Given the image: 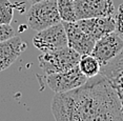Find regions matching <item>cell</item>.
Instances as JSON below:
<instances>
[{
    "mask_svg": "<svg viewBox=\"0 0 123 121\" xmlns=\"http://www.w3.org/2000/svg\"><path fill=\"white\" fill-rule=\"evenodd\" d=\"M16 36L15 30L11 24H0V42L9 40Z\"/></svg>",
    "mask_w": 123,
    "mask_h": 121,
    "instance_id": "15",
    "label": "cell"
},
{
    "mask_svg": "<svg viewBox=\"0 0 123 121\" xmlns=\"http://www.w3.org/2000/svg\"><path fill=\"white\" fill-rule=\"evenodd\" d=\"M52 112L56 121H123L121 98L101 74L78 89L56 94Z\"/></svg>",
    "mask_w": 123,
    "mask_h": 121,
    "instance_id": "1",
    "label": "cell"
},
{
    "mask_svg": "<svg viewBox=\"0 0 123 121\" xmlns=\"http://www.w3.org/2000/svg\"><path fill=\"white\" fill-rule=\"evenodd\" d=\"M68 37V45L82 56L92 54L95 45L94 39H92L87 34H85L79 27L76 22L62 21Z\"/></svg>",
    "mask_w": 123,
    "mask_h": 121,
    "instance_id": "8",
    "label": "cell"
},
{
    "mask_svg": "<svg viewBox=\"0 0 123 121\" xmlns=\"http://www.w3.org/2000/svg\"><path fill=\"white\" fill-rule=\"evenodd\" d=\"M81 55L72 47L54 51L49 53H42L38 57L39 66L46 75L65 72L79 64Z\"/></svg>",
    "mask_w": 123,
    "mask_h": 121,
    "instance_id": "2",
    "label": "cell"
},
{
    "mask_svg": "<svg viewBox=\"0 0 123 121\" xmlns=\"http://www.w3.org/2000/svg\"><path fill=\"white\" fill-rule=\"evenodd\" d=\"M86 81L87 78L80 71L79 65H76L65 72L47 75L46 77L47 86L56 94L66 93L78 89L83 85Z\"/></svg>",
    "mask_w": 123,
    "mask_h": 121,
    "instance_id": "5",
    "label": "cell"
},
{
    "mask_svg": "<svg viewBox=\"0 0 123 121\" xmlns=\"http://www.w3.org/2000/svg\"><path fill=\"white\" fill-rule=\"evenodd\" d=\"M115 22H116V32L118 35L123 39V3L119 5L118 11L115 13Z\"/></svg>",
    "mask_w": 123,
    "mask_h": 121,
    "instance_id": "14",
    "label": "cell"
},
{
    "mask_svg": "<svg viewBox=\"0 0 123 121\" xmlns=\"http://www.w3.org/2000/svg\"><path fill=\"white\" fill-rule=\"evenodd\" d=\"M122 50L123 39L116 32H111L95 42L91 55H93L102 66L118 56Z\"/></svg>",
    "mask_w": 123,
    "mask_h": 121,
    "instance_id": "6",
    "label": "cell"
},
{
    "mask_svg": "<svg viewBox=\"0 0 123 121\" xmlns=\"http://www.w3.org/2000/svg\"><path fill=\"white\" fill-rule=\"evenodd\" d=\"M77 24L83 32L87 34L95 41L99 40L101 37L111 32H115V29H116L114 16L80 19V20H77Z\"/></svg>",
    "mask_w": 123,
    "mask_h": 121,
    "instance_id": "9",
    "label": "cell"
},
{
    "mask_svg": "<svg viewBox=\"0 0 123 121\" xmlns=\"http://www.w3.org/2000/svg\"><path fill=\"white\" fill-rule=\"evenodd\" d=\"M16 6L17 3H12L10 0H0V24H11Z\"/></svg>",
    "mask_w": 123,
    "mask_h": 121,
    "instance_id": "13",
    "label": "cell"
},
{
    "mask_svg": "<svg viewBox=\"0 0 123 121\" xmlns=\"http://www.w3.org/2000/svg\"><path fill=\"white\" fill-rule=\"evenodd\" d=\"M33 43L36 49L42 53L54 52L68 46L63 23L60 22L38 32L33 38Z\"/></svg>",
    "mask_w": 123,
    "mask_h": 121,
    "instance_id": "4",
    "label": "cell"
},
{
    "mask_svg": "<svg viewBox=\"0 0 123 121\" xmlns=\"http://www.w3.org/2000/svg\"><path fill=\"white\" fill-rule=\"evenodd\" d=\"M30 3L34 4V3H37V2H40V1H43V0H27Z\"/></svg>",
    "mask_w": 123,
    "mask_h": 121,
    "instance_id": "16",
    "label": "cell"
},
{
    "mask_svg": "<svg viewBox=\"0 0 123 121\" xmlns=\"http://www.w3.org/2000/svg\"><path fill=\"white\" fill-rule=\"evenodd\" d=\"M27 24L32 30L40 32L61 22L57 0H43L32 4L27 12Z\"/></svg>",
    "mask_w": 123,
    "mask_h": 121,
    "instance_id": "3",
    "label": "cell"
},
{
    "mask_svg": "<svg viewBox=\"0 0 123 121\" xmlns=\"http://www.w3.org/2000/svg\"><path fill=\"white\" fill-rule=\"evenodd\" d=\"M79 69L86 78H93L99 75L101 71V64L93 55H82L79 61Z\"/></svg>",
    "mask_w": 123,
    "mask_h": 121,
    "instance_id": "11",
    "label": "cell"
},
{
    "mask_svg": "<svg viewBox=\"0 0 123 121\" xmlns=\"http://www.w3.org/2000/svg\"><path fill=\"white\" fill-rule=\"evenodd\" d=\"M27 49V44L18 36L0 42V72L9 69Z\"/></svg>",
    "mask_w": 123,
    "mask_h": 121,
    "instance_id": "10",
    "label": "cell"
},
{
    "mask_svg": "<svg viewBox=\"0 0 123 121\" xmlns=\"http://www.w3.org/2000/svg\"><path fill=\"white\" fill-rule=\"evenodd\" d=\"M74 1H75V0H74Z\"/></svg>",
    "mask_w": 123,
    "mask_h": 121,
    "instance_id": "17",
    "label": "cell"
},
{
    "mask_svg": "<svg viewBox=\"0 0 123 121\" xmlns=\"http://www.w3.org/2000/svg\"><path fill=\"white\" fill-rule=\"evenodd\" d=\"M74 2L77 20L114 16L116 13L113 0H75Z\"/></svg>",
    "mask_w": 123,
    "mask_h": 121,
    "instance_id": "7",
    "label": "cell"
},
{
    "mask_svg": "<svg viewBox=\"0 0 123 121\" xmlns=\"http://www.w3.org/2000/svg\"><path fill=\"white\" fill-rule=\"evenodd\" d=\"M58 12L62 21L65 22H76V10H75L74 0H57Z\"/></svg>",
    "mask_w": 123,
    "mask_h": 121,
    "instance_id": "12",
    "label": "cell"
}]
</instances>
